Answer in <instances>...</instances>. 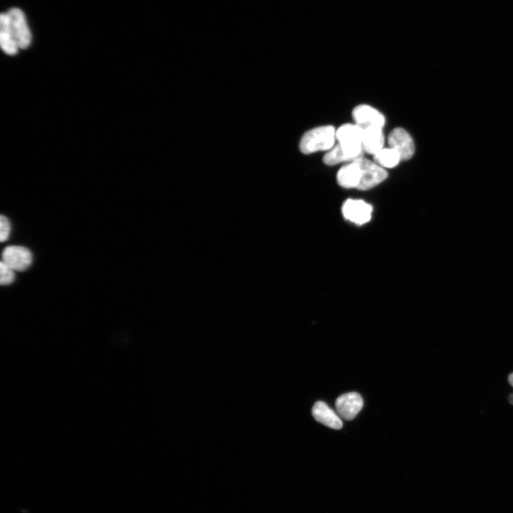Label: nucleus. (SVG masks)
<instances>
[{
  "label": "nucleus",
  "instance_id": "1",
  "mask_svg": "<svg viewBox=\"0 0 513 513\" xmlns=\"http://www.w3.org/2000/svg\"><path fill=\"white\" fill-rule=\"evenodd\" d=\"M336 132L332 125H324L313 128L303 137L300 150L305 154L318 152H329L337 141Z\"/></svg>",
  "mask_w": 513,
  "mask_h": 513
},
{
  "label": "nucleus",
  "instance_id": "2",
  "mask_svg": "<svg viewBox=\"0 0 513 513\" xmlns=\"http://www.w3.org/2000/svg\"><path fill=\"white\" fill-rule=\"evenodd\" d=\"M363 128L356 123L342 125L336 132L338 145L354 160L363 157Z\"/></svg>",
  "mask_w": 513,
  "mask_h": 513
},
{
  "label": "nucleus",
  "instance_id": "3",
  "mask_svg": "<svg viewBox=\"0 0 513 513\" xmlns=\"http://www.w3.org/2000/svg\"><path fill=\"white\" fill-rule=\"evenodd\" d=\"M357 187L360 191L372 188L387 179L388 174L386 170L374 162L361 157L354 161Z\"/></svg>",
  "mask_w": 513,
  "mask_h": 513
},
{
  "label": "nucleus",
  "instance_id": "4",
  "mask_svg": "<svg viewBox=\"0 0 513 513\" xmlns=\"http://www.w3.org/2000/svg\"><path fill=\"white\" fill-rule=\"evenodd\" d=\"M3 261L15 271L28 270L33 262L32 252L23 246H9L3 252Z\"/></svg>",
  "mask_w": 513,
  "mask_h": 513
},
{
  "label": "nucleus",
  "instance_id": "5",
  "mask_svg": "<svg viewBox=\"0 0 513 513\" xmlns=\"http://www.w3.org/2000/svg\"><path fill=\"white\" fill-rule=\"evenodd\" d=\"M8 14L19 48L27 49L31 44L32 34L24 13L18 9H13Z\"/></svg>",
  "mask_w": 513,
  "mask_h": 513
},
{
  "label": "nucleus",
  "instance_id": "6",
  "mask_svg": "<svg viewBox=\"0 0 513 513\" xmlns=\"http://www.w3.org/2000/svg\"><path fill=\"white\" fill-rule=\"evenodd\" d=\"M390 147L397 150L402 160L407 161L413 157L415 153V142L411 135L402 128H397L389 136Z\"/></svg>",
  "mask_w": 513,
  "mask_h": 513
},
{
  "label": "nucleus",
  "instance_id": "7",
  "mask_svg": "<svg viewBox=\"0 0 513 513\" xmlns=\"http://www.w3.org/2000/svg\"><path fill=\"white\" fill-rule=\"evenodd\" d=\"M363 405L361 397L355 393L341 395L335 402L338 415L346 421L353 420L362 410Z\"/></svg>",
  "mask_w": 513,
  "mask_h": 513
},
{
  "label": "nucleus",
  "instance_id": "8",
  "mask_svg": "<svg viewBox=\"0 0 513 513\" xmlns=\"http://www.w3.org/2000/svg\"><path fill=\"white\" fill-rule=\"evenodd\" d=\"M346 219L357 225L368 222L371 218L372 207L361 200H347L342 208Z\"/></svg>",
  "mask_w": 513,
  "mask_h": 513
},
{
  "label": "nucleus",
  "instance_id": "9",
  "mask_svg": "<svg viewBox=\"0 0 513 513\" xmlns=\"http://www.w3.org/2000/svg\"><path fill=\"white\" fill-rule=\"evenodd\" d=\"M352 115L356 124L363 130L371 125L383 128L386 122L381 113L368 105L356 106L353 111Z\"/></svg>",
  "mask_w": 513,
  "mask_h": 513
},
{
  "label": "nucleus",
  "instance_id": "10",
  "mask_svg": "<svg viewBox=\"0 0 513 513\" xmlns=\"http://www.w3.org/2000/svg\"><path fill=\"white\" fill-rule=\"evenodd\" d=\"M382 130L383 128L374 125L363 128L362 137L363 152L373 156L383 149L385 139Z\"/></svg>",
  "mask_w": 513,
  "mask_h": 513
},
{
  "label": "nucleus",
  "instance_id": "11",
  "mask_svg": "<svg viewBox=\"0 0 513 513\" xmlns=\"http://www.w3.org/2000/svg\"><path fill=\"white\" fill-rule=\"evenodd\" d=\"M0 44L4 52L11 56L16 55L20 49L8 13L2 14L0 17Z\"/></svg>",
  "mask_w": 513,
  "mask_h": 513
},
{
  "label": "nucleus",
  "instance_id": "12",
  "mask_svg": "<svg viewBox=\"0 0 513 513\" xmlns=\"http://www.w3.org/2000/svg\"><path fill=\"white\" fill-rule=\"evenodd\" d=\"M312 415L317 422L332 429L339 430L343 427L340 417L323 402L315 404Z\"/></svg>",
  "mask_w": 513,
  "mask_h": 513
},
{
  "label": "nucleus",
  "instance_id": "13",
  "mask_svg": "<svg viewBox=\"0 0 513 513\" xmlns=\"http://www.w3.org/2000/svg\"><path fill=\"white\" fill-rule=\"evenodd\" d=\"M373 157V162L383 169H393L402 161L399 152L391 147L383 148Z\"/></svg>",
  "mask_w": 513,
  "mask_h": 513
},
{
  "label": "nucleus",
  "instance_id": "14",
  "mask_svg": "<svg viewBox=\"0 0 513 513\" xmlns=\"http://www.w3.org/2000/svg\"><path fill=\"white\" fill-rule=\"evenodd\" d=\"M355 161L349 157L337 145L334 146L331 150L323 157V162L328 166H334L344 162H351Z\"/></svg>",
  "mask_w": 513,
  "mask_h": 513
},
{
  "label": "nucleus",
  "instance_id": "15",
  "mask_svg": "<svg viewBox=\"0 0 513 513\" xmlns=\"http://www.w3.org/2000/svg\"><path fill=\"white\" fill-rule=\"evenodd\" d=\"M0 284L1 286H9L16 280L15 271L4 261L0 264Z\"/></svg>",
  "mask_w": 513,
  "mask_h": 513
},
{
  "label": "nucleus",
  "instance_id": "16",
  "mask_svg": "<svg viewBox=\"0 0 513 513\" xmlns=\"http://www.w3.org/2000/svg\"><path fill=\"white\" fill-rule=\"evenodd\" d=\"M11 232V224L7 217L1 215L0 218V240L2 242L9 239Z\"/></svg>",
  "mask_w": 513,
  "mask_h": 513
},
{
  "label": "nucleus",
  "instance_id": "17",
  "mask_svg": "<svg viewBox=\"0 0 513 513\" xmlns=\"http://www.w3.org/2000/svg\"><path fill=\"white\" fill-rule=\"evenodd\" d=\"M508 381L511 386L513 388V373L509 375Z\"/></svg>",
  "mask_w": 513,
  "mask_h": 513
},
{
  "label": "nucleus",
  "instance_id": "18",
  "mask_svg": "<svg viewBox=\"0 0 513 513\" xmlns=\"http://www.w3.org/2000/svg\"><path fill=\"white\" fill-rule=\"evenodd\" d=\"M509 402L513 405V395H509Z\"/></svg>",
  "mask_w": 513,
  "mask_h": 513
}]
</instances>
